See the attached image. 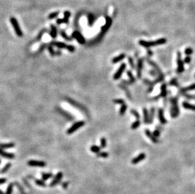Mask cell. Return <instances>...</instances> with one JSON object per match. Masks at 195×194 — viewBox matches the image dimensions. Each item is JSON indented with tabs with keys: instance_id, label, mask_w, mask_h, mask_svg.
Segmentation results:
<instances>
[{
	"instance_id": "e0dca14e",
	"label": "cell",
	"mask_w": 195,
	"mask_h": 194,
	"mask_svg": "<svg viewBox=\"0 0 195 194\" xmlns=\"http://www.w3.org/2000/svg\"><path fill=\"white\" fill-rule=\"evenodd\" d=\"M126 57V54L123 53V54H119V55L114 57L112 59V62L113 64H117L118 62H119L120 61H123L124 58Z\"/></svg>"
},
{
	"instance_id": "c3c4849f",
	"label": "cell",
	"mask_w": 195,
	"mask_h": 194,
	"mask_svg": "<svg viewBox=\"0 0 195 194\" xmlns=\"http://www.w3.org/2000/svg\"><path fill=\"white\" fill-rule=\"evenodd\" d=\"M183 95H184L186 98H188V99H195V96H193V95H187V94H186V93H183Z\"/></svg>"
},
{
	"instance_id": "83f0119b",
	"label": "cell",
	"mask_w": 195,
	"mask_h": 194,
	"mask_svg": "<svg viewBox=\"0 0 195 194\" xmlns=\"http://www.w3.org/2000/svg\"><path fill=\"white\" fill-rule=\"evenodd\" d=\"M127 76H128V77H129V81H130L131 83H135L136 81V79L135 78V77H134L133 74L132 72L130 71H127Z\"/></svg>"
},
{
	"instance_id": "d4e9b609",
	"label": "cell",
	"mask_w": 195,
	"mask_h": 194,
	"mask_svg": "<svg viewBox=\"0 0 195 194\" xmlns=\"http://www.w3.org/2000/svg\"><path fill=\"white\" fill-rule=\"evenodd\" d=\"M155 109L154 107H152L150 110V120H149V124H152L153 120V118H154L155 115Z\"/></svg>"
},
{
	"instance_id": "5b68a950",
	"label": "cell",
	"mask_w": 195,
	"mask_h": 194,
	"mask_svg": "<svg viewBox=\"0 0 195 194\" xmlns=\"http://www.w3.org/2000/svg\"><path fill=\"white\" fill-rule=\"evenodd\" d=\"M10 22H11V23L12 24L13 27V29L15 30L17 35L18 37H22L23 35V33H22V30H21L20 28V26H19L18 23L17 19H16L15 18L11 17L10 18Z\"/></svg>"
},
{
	"instance_id": "1f68e13d",
	"label": "cell",
	"mask_w": 195,
	"mask_h": 194,
	"mask_svg": "<svg viewBox=\"0 0 195 194\" xmlns=\"http://www.w3.org/2000/svg\"><path fill=\"white\" fill-rule=\"evenodd\" d=\"M61 35L62 36V37H63V39H65L66 40H68V41H70V40H72V38L71 37H70L68 36L67 35V34H66V33H65L64 31H61Z\"/></svg>"
},
{
	"instance_id": "11a10c76",
	"label": "cell",
	"mask_w": 195,
	"mask_h": 194,
	"mask_svg": "<svg viewBox=\"0 0 195 194\" xmlns=\"http://www.w3.org/2000/svg\"><path fill=\"white\" fill-rule=\"evenodd\" d=\"M68 183H67V182H66V185H65V183H64V184H63V187H64V188H66V186H67V185H68Z\"/></svg>"
},
{
	"instance_id": "2e32d148",
	"label": "cell",
	"mask_w": 195,
	"mask_h": 194,
	"mask_svg": "<svg viewBox=\"0 0 195 194\" xmlns=\"http://www.w3.org/2000/svg\"><path fill=\"white\" fill-rule=\"evenodd\" d=\"M161 92L160 95L157 96L158 98H161V97H165L167 95V85L165 83H163L161 85Z\"/></svg>"
},
{
	"instance_id": "7dc6e473",
	"label": "cell",
	"mask_w": 195,
	"mask_h": 194,
	"mask_svg": "<svg viewBox=\"0 0 195 194\" xmlns=\"http://www.w3.org/2000/svg\"><path fill=\"white\" fill-rule=\"evenodd\" d=\"M35 183H36L37 185H39V186H44L46 185V184H45V183H44V181L40 180H35Z\"/></svg>"
},
{
	"instance_id": "d590c367",
	"label": "cell",
	"mask_w": 195,
	"mask_h": 194,
	"mask_svg": "<svg viewBox=\"0 0 195 194\" xmlns=\"http://www.w3.org/2000/svg\"><path fill=\"white\" fill-rule=\"evenodd\" d=\"M114 103L118 105H123L124 104V100L121 98H118V99H114L113 100Z\"/></svg>"
},
{
	"instance_id": "4316f807",
	"label": "cell",
	"mask_w": 195,
	"mask_h": 194,
	"mask_svg": "<svg viewBox=\"0 0 195 194\" xmlns=\"http://www.w3.org/2000/svg\"><path fill=\"white\" fill-rule=\"evenodd\" d=\"M127 109V105L126 104L122 105V106H121V108H120L119 109V115H121V116L124 115V114H125V113H126Z\"/></svg>"
},
{
	"instance_id": "ffe728a7",
	"label": "cell",
	"mask_w": 195,
	"mask_h": 194,
	"mask_svg": "<svg viewBox=\"0 0 195 194\" xmlns=\"http://www.w3.org/2000/svg\"><path fill=\"white\" fill-rule=\"evenodd\" d=\"M195 90V83L192 84L191 85L188 86L187 87H185V88H183L180 89L179 92L181 93H185L187 92H189V91H192V90Z\"/></svg>"
},
{
	"instance_id": "9f6ffc18",
	"label": "cell",
	"mask_w": 195,
	"mask_h": 194,
	"mask_svg": "<svg viewBox=\"0 0 195 194\" xmlns=\"http://www.w3.org/2000/svg\"><path fill=\"white\" fill-rule=\"evenodd\" d=\"M0 164H1V160H0Z\"/></svg>"
},
{
	"instance_id": "603a6c76",
	"label": "cell",
	"mask_w": 195,
	"mask_h": 194,
	"mask_svg": "<svg viewBox=\"0 0 195 194\" xmlns=\"http://www.w3.org/2000/svg\"><path fill=\"white\" fill-rule=\"evenodd\" d=\"M15 146L14 143L13 142H9V143H5V144H1L0 143V148L2 149H10L12 148Z\"/></svg>"
},
{
	"instance_id": "5bb4252c",
	"label": "cell",
	"mask_w": 195,
	"mask_h": 194,
	"mask_svg": "<svg viewBox=\"0 0 195 194\" xmlns=\"http://www.w3.org/2000/svg\"><path fill=\"white\" fill-rule=\"evenodd\" d=\"M0 156L3 157V158L9 159H12L15 158V155L12 154V153H7L1 148H0Z\"/></svg>"
},
{
	"instance_id": "836d02e7",
	"label": "cell",
	"mask_w": 195,
	"mask_h": 194,
	"mask_svg": "<svg viewBox=\"0 0 195 194\" xmlns=\"http://www.w3.org/2000/svg\"><path fill=\"white\" fill-rule=\"evenodd\" d=\"M88 22L89 26L92 25V24L93 23V22H94V16L92 14H90L88 15Z\"/></svg>"
},
{
	"instance_id": "db71d44e",
	"label": "cell",
	"mask_w": 195,
	"mask_h": 194,
	"mask_svg": "<svg viewBox=\"0 0 195 194\" xmlns=\"http://www.w3.org/2000/svg\"><path fill=\"white\" fill-rule=\"evenodd\" d=\"M61 54V51H57L56 52V55H60Z\"/></svg>"
},
{
	"instance_id": "f5cc1de1",
	"label": "cell",
	"mask_w": 195,
	"mask_h": 194,
	"mask_svg": "<svg viewBox=\"0 0 195 194\" xmlns=\"http://www.w3.org/2000/svg\"><path fill=\"white\" fill-rule=\"evenodd\" d=\"M147 53H148V55H150V56H151V55H153L152 51H150V50H149V49H148V52H147Z\"/></svg>"
},
{
	"instance_id": "8992f818",
	"label": "cell",
	"mask_w": 195,
	"mask_h": 194,
	"mask_svg": "<svg viewBox=\"0 0 195 194\" xmlns=\"http://www.w3.org/2000/svg\"><path fill=\"white\" fill-rule=\"evenodd\" d=\"M126 64L125 63H122L121 65H120L119 68H118V70H117V71L116 73H114L113 76V79L114 80H118L119 79H120V78L121 77L122 74H123V72L124 71V70H126Z\"/></svg>"
},
{
	"instance_id": "f907efd6",
	"label": "cell",
	"mask_w": 195,
	"mask_h": 194,
	"mask_svg": "<svg viewBox=\"0 0 195 194\" xmlns=\"http://www.w3.org/2000/svg\"><path fill=\"white\" fill-rule=\"evenodd\" d=\"M153 89V86H150L148 89V93H150L152 92Z\"/></svg>"
},
{
	"instance_id": "7c38bea8",
	"label": "cell",
	"mask_w": 195,
	"mask_h": 194,
	"mask_svg": "<svg viewBox=\"0 0 195 194\" xmlns=\"http://www.w3.org/2000/svg\"><path fill=\"white\" fill-rule=\"evenodd\" d=\"M145 134H146V136H147V137L149 138L150 140L152 141L153 143L155 144H157L159 142V140H158V139L157 138V137H155L154 136H153V133H152L150 131H149L148 129H146L145 131Z\"/></svg>"
},
{
	"instance_id": "60d3db41",
	"label": "cell",
	"mask_w": 195,
	"mask_h": 194,
	"mask_svg": "<svg viewBox=\"0 0 195 194\" xmlns=\"http://www.w3.org/2000/svg\"><path fill=\"white\" fill-rule=\"evenodd\" d=\"M169 85H171V86H176V87H179V83H178V80H177L176 79H172L171 81H170V83H169Z\"/></svg>"
},
{
	"instance_id": "8fae6325",
	"label": "cell",
	"mask_w": 195,
	"mask_h": 194,
	"mask_svg": "<svg viewBox=\"0 0 195 194\" xmlns=\"http://www.w3.org/2000/svg\"><path fill=\"white\" fill-rule=\"evenodd\" d=\"M65 17L63 19H58L57 20V23L58 24H61V23H68V19L70 17L71 13L68 11H66L64 13Z\"/></svg>"
},
{
	"instance_id": "30bf717a",
	"label": "cell",
	"mask_w": 195,
	"mask_h": 194,
	"mask_svg": "<svg viewBox=\"0 0 195 194\" xmlns=\"http://www.w3.org/2000/svg\"><path fill=\"white\" fill-rule=\"evenodd\" d=\"M143 67V59H140L137 63V76L138 78H140L142 76V72Z\"/></svg>"
},
{
	"instance_id": "9c48e42d",
	"label": "cell",
	"mask_w": 195,
	"mask_h": 194,
	"mask_svg": "<svg viewBox=\"0 0 195 194\" xmlns=\"http://www.w3.org/2000/svg\"><path fill=\"white\" fill-rule=\"evenodd\" d=\"M146 158V155L145 153H140V155H138L136 157L134 158L133 159L131 160V163L133 164H136L140 162V161H143V159H145Z\"/></svg>"
},
{
	"instance_id": "8d00e7d4",
	"label": "cell",
	"mask_w": 195,
	"mask_h": 194,
	"mask_svg": "<svg viewBox=\"0 0 195 194\" xmlns=\"http://www.w3.org/2000/svg\"><path fill=\"white\" fill-rule=\"evenodd\" d=\"M193 53V50L192 48L188 47V48H186V49L184 50V54L187 55H191Z\"/></svg>"
},
{
	"instance_id": "7a4b0ae2",
	"label": "cell",
	"mask_w": 195,
	"mask_h": 194,
	"mask_svg": "<svg viewBox=\"0 0 195 194\" xmlns=\"http://www.w3.org/2000/svg\"><path fill=\"white\" fill-rule=\"evenodd\" d=\"M166 42H167V39H166L161 38L155 41H152V42L145 41V40H140V41H139V44L145 48H149L152 47V46L163 45L164 44H165Z\"/></svg>"
},
{
	"instance_id": "74e56055",
	"label": "cell",
	"mask_w": 195,
	"mask_h": 194,
	"mask_svg": "<svg viewBox=\"0 0 195 194\" xmlns=\"http://www.w3.org/2000/svg\"><path fill=\"white\" fill-rule=\"evenodd\" d=\"M11 163H8V164H6V165L4 166V168H3V169L1 170V172L2 173H5L6 171H7L9 169V168L11 167Z\"/></svg>"
},
{
	"instance_id": "f546056e",
	"label": "cell",
	"mask_w": 195,
	"mask_h": 194,
	"mask_svg": "<svg viewBox=\"0 0 195 194\" xmlns=\"http://www.w3.org/2000/svg\"><path fill=\"white\" fill-rule=\"evenodd\" d=\"M107 146V139L104 137H102L101 139V148L104 149Z\"/></svg>"
},
{
	"instance_id": "d6a6232c",
	"label": "cell",
	"mask_w": 195,
	"mask_h": 194,
	"mask_svg": "<svg viewBox=\"0 0 195 194\" xmlns=\"http://www.w3.org/2000/svg\"><path fill=\"white\" fill-rule=\"evenodd\" d=\"M98 157H101V158H106L109 156V153L107 152H99L97 154Z\"/></svg>"
},
{
	"instance_id": "681fc988",
	"label": "cell",
	"mask_w": 195,
	"mask_h": 194,
	"mask_svg": "<svg viewBox=\"0 0 195 194\" xmlns=\"http://www.w3.org/2000/svg\"><path fill=\"white\" fill-rule=\"evenodd\" d=\"M6 181V179L5 178H0V185L3 184Z\"/></svg>"
},
{
	"instance_id": "3957f363",
	"label": "cell",
	"mask_w": 195,
	"mask_h": 194,
	"mask_svg": "<svg viewBox=\"0 0 195 194\" xmlns=\"http://www.w3.org/2000/svg\"><path fill=\"white\" fill-rule=\"evenodd\" d=\"M85 122L83 120H81V121H78L76 122V123L73 124L71 125L70 127L67 130V134L70 135V134H72L75 132V131H77L78 129H79L80 128H81L82 127H83L85 125Z\"/></svg>"
},
{
	"instance_id": "bcb514c9",
	"label": "cell",
	"mask_w": 195,
	"mask_h": 194,
	"mask_svg": "<svg viewBox=\"0 0 195 194\" xmlns=\"http://www.w3.org/2000/svg\"><path fill=\"white\" fill-rule=\"evenodd\" d=\"M191 61V57L189 55H187L184 59V62L186 64H189Z\"/></svg>"
},
{
	"instance_id": "ee69618b",
	"label": "cell",
	"mask_w": 195,
	"mask_h": 194,
	"mask_svg": "<svg viewBox=\"0 0 195 194\" xmlns=\"http://www.w3.org/2000/svg\"><path fill=\"white\" fill-rule=\"evenodd\" d=\"M66 49L70 52H74L75 51V47L73 46H71V45H68Z\"/></svg>"
},
{
	"instance_id": "816d5d0a",
	"label": "cell",
	"mask_w": 195,
	"mask_h": 194,
	"mask_svg": "<svg viewBox=\"0 0 195 194\" xmlns=\"http://www.w3.org/2000/svg\"><path fill=\"white\" fill-rule=\"evenodd\" d=\"M150 73L152 75H153V76H156V74H157V72H155V71H150Z\"/></svg>"
},
{
	"instance_id": "ab89813d",
	"label": "cell",
	"mask_w": 195,
	"mask_h": 194,
	"mask_svg": "<svg viewBox=\"0 0 195 194\" xmlns=\"http://www.w3.org/2000/svg\"><path fill=\"white\" fill-rule=\"evenodd\" d=\"M13 183H10V184L8 185V188H7V190H6V192L5 194H11L13 191Z\"/></svg>"
},
{
	"instance_id": "6f0895ef",
	"label": "cell",
	"mask_w": 195,
	"mask_h": 194,
	"mask_svg": "<svg viewBox=\"0 0 195 194\" xmlns=\"http://www.w3.org/2000/svg\"></svg>"
},
{
	"instance_id": "277c9868",
	"label": "cell",
	"mask_w": 195,
	"mask_h": 194,
	"mask_svg": "<svg viewBox=\"0 0 195 194\" xmlns=\"http://www.w3.org/2000/svg\"><path fill=\"white\" fill-rule=\"evenodd\" d=\"M177 63H178V69H177L178 73H182L184 70V61L182 59V54L179 51H178L177 53Z\"/></svg>"
},
{
	"instance_id": "7bdbcfd3",
	"label": "cell",
	"mask_w": 195,
	"mask_h": 194,
	"mask_svg": "<svg viewBox=\"0 0 195 194\" xmlns=\"http://www.w3.org/2000/svg\"><path fill=\"white\" fill-rule=\"evenodd\" d=\"M59 15V12H54V13H52L51 14H50L48 16V18L49 19H53L54 18H56V16H58V15Z\"/></svg>"
},
{
	"instance_id": "7402d4cb",
	"label": "cell",
	"mask_w": 195,
	"mask_h": 194,
	"mask_svg": "<svg viewBox=\"0 0 195 194\" xmlns=\"http://www.w3.org/2000/svg\"><path fill=\"white\" fill-rule=\"evenodd\" d=\"M183 107L184 109H187V110H190L195 111V105L190 104L188 102L184 101L183 103Z\"/></svg>"
},
{
	"instance_id": "ac0fdd59",
	"label": "cell",
	"mask_w": 195,
	"mask_h": 194,
	"mask_svg": "<svg viewBox=\"0 0 195 194\" xmlns=\"http://www.w3.org/2000/svg\"><path fill=\"white\" fill-rule=\"evenodd\" d=\"M51 46H54L59 48V49H66L68 45H66L65 43L61 42H52L51 43Z\"/></svg>"
},
{
	"instance_id": "cb8c5ba5",
	"label": "cell",
	"mask_w": 195,
	"mask_h": 194,
	"mask_svg": "<svg viewBox=\"0 0 195 194\" xmlns=\"http://www.w3.org/2000/svg\"><path fill=\"white\" fill-rule=\"evenodd\" d=\"M50 35L52 39H55L57 37V29L55 26L53 25H51Z\"/></svg>"
},
{
	"instance_id": "9a60e30c",
	"label": "cell",
	"mask_w": 195,
	"mask_h": 194,
	"mask_svg": "<svg viewBox=\"0 0 195 194\" xmlns=\"http://www.w3.org/2000/svg\"><path fill=\"white\" fill-rule=\"evenodd\" d=\"M62 177H63V173H62L61 172H59L56 175V177L54 178V179L51 181V183L50 184V186H54V185H56V184H58L62 179Z\"/></svg>"
},
{
	"instance_id": "ba28073f",
	"label": "cell",
	"mask_w": 195,
	"mask_h": 194,
	"mask_svg": "<svg viewBox=\"0 0 195 194\" xmlns=\"http://www.w3.org/2000/svg\"><path fill=\"white\" fill-rule=\"evenodd\" d=\"M28 166H40V167H44L46 166V163L42 161H37V160H30L27 163Z\"/></svg>"
},
{
	"instance_id": "484cf974",
	"label": "cell",
	"mask_w": 195,
	"mask_h": 194,
	"mask_svg": "<svg viewBox=\"0 0 195 194\" xmlns=\"http://www.w3.org/2000/svg\"><path fill=\"white\" fill-rule=\"evenodd\" d=\"M141 125V122L140 121V120H136L135 122H134L133 123L131 124V129L133 130H135L136 129L140 127V125Z\"/></svg>"
},
{
	"instance_id": "d6986e66",
	"label": "cell",
	"mask_w": 195,
	"mask_h": 194,
	"mask_svg": "<svg viewBox=\"0 0 195 194\" xmlns=\"http://www.w3.org/2000/svg\"><path fill=\"white\" fill-rule=\"evenodd\" d=\"M111 23H112V19L110 18V17L107 16V17H106V23H105V25H104L103 26L102 28V32H106V31L108 30L109 28V27L110 26Z\"/></svg>"
},
{
	"instance_id": "44dd1931",
	"label": "cell",
	"mask_w": 195,
	"mask_h": 194,
	"mask_svg": "<svg viewBox=\"0 0 195 194\" xmlns=\"http://www.w3.org/2000/svg\"><path fill=\"white\" fill-rule=\"evenodd\" d=\"M143 119H144V123L145 124H149V120H150V117H149V113H148V110L146 108H143Z\"/></svg>"
},
{
	"instance_id": "e575fe53",
	"label": "cell",
	"mask_w": 195,
	"mask_h": 194,
	"mask_svg": "<svg viewBox=\"0 0 195 194\" xmlns=\"http://www.w3.org/2000/svg\"><path fill=\"white\" fill-rule=\"evenodd\" d=\"M130 112H131V114H132V115H133L135 117V118H136L137 120H140V114H138V112H137L136 110H134V109H132V110L130 111Z\"/></svg>"
},
{
	"instance_id": "b9f144b4",
	"label": "cell",
	"mask_w": 195,
	"mask_h": 194,
	"mask_svg": "<svg viewBox=\"0 0 195 194\" xmlns=\"http://www.w3.org/2000/svg\"><path fill=\"white\" fill-rule=\"evenodd\" d=\"M48 51H49V53H50V54L52 56H54V55H56V52L54 51V50L53 49V48H52V46L51 45H50L49 46H48Z\"/></svg>"
},
{
	"instance_id": "f1b7e54d",
	"label": "cell",
	"mask_w": 195,
	"mask_h": 194,
	"mask_svg": "<svg viewBox=\"0 0 195 194\" xmlns=\"http://www.w3.org/2000/svg\"><path fill=\"white\" fill-rule=\"evenodd\" d=\"M101 147L98 146H95V145H93V146H92L91 147H90V150H91V151H92L93 153H96V154H97L98 153H99L100 152V151H101Z\"/></svg>"
},
{
	"instance_id": "52a82bcc",
	"label": "cell",
	"mask_w": 195,
	"mask_h": 194,
	"mask_svg": "<svg viewBox=\"0 0 195 194\" xmlns=\"http://www.w3.org/2000/svg\"><path fill=\"white\" fill-rule=\"evenodd\" d=\"M72 37L76 39V40L78 42L79 44H85V39H84L83 35L80 32H78V31H75L72 33Z\"/></svg>"
},
{
	"instance_id": "6da1fadb",
	"label": "cell",
	"mask_w": 195,
	"mask_h": 194,
	"mask_svg": "<svg viewBox=\"0 0 195 194\" xmlns=\"http://www.w3.org/2000/svg\"><path fill=\"white\" fill-rule=\"evenodd\" d=\"M178 97H172L170 98V116L172 118H176L179 115V109L178 107Z\"/></svg>"
},
{
	"instance_id": "f35d334b",
	"label": "cell",
	"mask_w": 195,
	"mask_h": 194,
	"mask_svg": "<svg viewBox=\"0 0 195 194\" xmlns=\"http://www.w3.org/2000/svg\"><path fill=\"white\" fill-rule=\"evenodd\" d=\"M52 177V173H42V177L43 180H47L51 177Z\"/></svg>"
},
{
	"instance_id": "4fadbf2b",
	"label": "cell",
	"mask_w": 195,
	"mask_h": 194,
	"mask_svg": "<svg viewBox=\"0 0 195 194\" xmlns=\"http://www.w3.org/2000/svg\"><path fill=\"white\" fill-rule=\"evenodd\" d=\"M158 116H159V119L161 122V123L162 124H167V120L165 119L164 117V110L162 109H159V111H158Z\"/></svg>"
},
{
	"instance_id": "f6af8a7d",
	"label": "cell",
	"mask_w": 195,
	"mask_h": 194,
	"mask_svg": "<svg viewBox=\"0 0 195 194\" xmlns=\"http://www.w3.org/2000/svg\"><path fill=\"white\" fill-rule=\"evenodd\" d=\"M153 136H154L155 137H157L158 139V137H160V136H161V131H159L158 129L155 130V131H153Z\"/></svg>"
},
{
	"instance_id": "4dcf8cb0",
	"label": "cell",
	"mask_w": 195,
	"mask_h": 194,
	"mask_svg": "<svg viewBox=\"0 0 195 194\" xmlns=\"http://www.w3.org/2000/svg\"><path fill=\"white\" fill-rule=\"evenodd\" d=\"M127 60H128V62H129L131 69H132V70H135V65L133 59L131 57H128Z\"/></svg>"
}]
</instances>
